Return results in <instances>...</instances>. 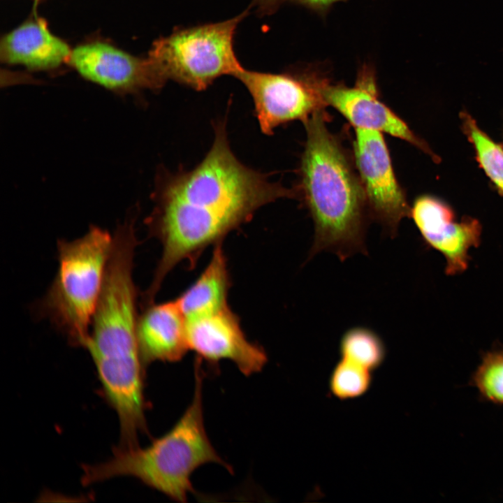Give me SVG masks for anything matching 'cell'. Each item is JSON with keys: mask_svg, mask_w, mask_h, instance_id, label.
Returning <instances> with one entry per match:
<instances>
[{"mask_svg": "<svg viewBox=\"0 0 503 503\" xmlns=\"http://www.w3.org/2000/svg\"><path fill=\"white\" fill-rule=\"evenodd\" d=\"M247 14V10L226 21L175 29L156 39L147 57L166 81L205 89L219 77L235 76L243 68L233 41L237 27Z\"/></svg>", "mask_w": 503, "mask_h": 503, "instance_id": "6", "label": "cell"}, {"mask_svg": "<svg viewBox=\"0 0 503 503\" xmlns=\"http://www.w3.org/2000/svg\"><path fill=\"white\" fill-rule=\"evenodd\" d=\"M71 51L65 41L50 32L43 19L31 18L1 38L0 58L7 64L46 71L68 62Z\"/></svg>", "mask_w": 503, "mask_h": 503, "instance_id": "14", "label": "cell"}, {"mask_svg": "<svg viewBox=\"0 0 503 503\" xmlns=\"http://www.w3.org/2000/svg\"><path fill=\"white\" fill-rule=\"evenodd\" d=\"M372 372L357 363L340 358L330 376V391L335 397L342 400L360 397L371 386Z\"/></svg>", "mask_w": 503, "mask_h": 503, "instance_id": "18", "label": "cell"}, {"mask_svg": "<svg viewBox=\"0 0 503 503\" xmlns=\"http://www.w3.org/2000/svg\"><path fill=\"white\" fill-rule=\"evenodd\" d=\"M326 103L340 112L355 129L377 131L400 138L428 154L435 162L440 158L407 124L379 99L375 68L364 63L359 68L355 85H333L323 89Z\"/></svg>", "mask_w": 503, "mask_h": 503, "instance_id": "9", "label": "cell"}, {"mask_svg": "<svg viewBox=\"0 0 503 503\" xmlns=\"http://www.w3.org/2000/svg\"><path fill=\"white\" fill-rule=\"evenodd\" d=\"M68 63L85 79L117 93L159 89L166 82L148 57H137L101 41L77 46Z\"/></svg>", "mask_w": 503, "mask_h": 503, "instance_id": "11", "label": "cell"}, {"mask_svg": "<svg viewBox=\"0 0 503 503\" xmlns=\"http://www.w3.org/2000/svg\"><path fill=\"white\" fill-rule=\"evenodd\" d=\"M235 77L249 91L260 128L267 135L291 121L304 123L314 112L327 105L323 93L330 80L313 64L281 73L242 68Z\"/></svg>", "mask_w": 503, "mask_h": 503, "instance_id": "7", "label": "cell"}, {"mask_svg": "<svg viewBox=\"0 0 503 503\" xmlns=\"http://www.w3.org/2000/svg\"><path fill=\"white\" fill-rule=\"evenodd\" d=\"M328 117L323 108L304 122L307 140L297 191L314 226L308 259L330 252L344 261L357 253L367 254L369 213L358 173L340 140L328 130Z\"/></svg>", "mask_w": 503, "mask_h": 503, "instance_id": "2", "label": "cell"}, {"mask_svg": "<svg viewBox=\"0 0 503 503\" xmlns=\"http://www.w3.org/2000/svg\"><path fill=\"white\" fill-rule=\"evenodd\" d=\"M187 340L189 349L201 360L212 364L230 360L246 376L261 371L268 361L265 351L247 339L228 307L187 320Z\"/></svg>", "mask_w": 503, "mask_h": 503, "instance_id": "12", "label": "cell"}, {"mask_svg": "<svg viewBox=\"0 0 503 503\" xmlns=\"http://www.w3.org/2000/svg\"><path fill=\"white\" fill-rule=\"evenodd\" d=\"M193 399L177 423L166 434L145 448L116 447L105 462L84 465V486L115 477H133L173 500L184 502L194 491L193 472L208 463L230 465L217 453L204 425L203 409V374L200 361L195 365Z\"/></svg>", "mask_w": 503, "mask_h": 503, "instance_id": "4", "label": "cell"}, {"mask_svg": "<svg viewBox=\"0 0 503 503\" xmlns=\"http://www.w3.org/2000/svg\"><path fill=\"white\" fill-rule=\"evenodd\" d=\"M128 263L111 264L85 345L103 393L117 414L119 428L137 430L146 423L144 369L137 336L138 290Z\"/></svg>", "mask_w": 503, "mask_h": 503, "instance_id": "3", "label": "cell"}, {"mask_svg": "<svg viewBox=\"0 0 503 503\" xmlns=\"http://www.w3.org/2000/svg\"><path fill=\"white\" fill-rule=\"evenodd\" d=\"M346 1L347 0H283V1L305 7L321 16H325L335 3Z\"/></svg>", "mask_w": 503, "mask_h": 503, "instance_id": "20", "label": "cell"}, {"mask_svg": "<svg viewBox=\"0 0 503 503\" xmlns=\"http://www.w3.org/2000/svg\"><path fill=\"white\" fill-rule=\"evenodd\" d=\"M112 244L113 235L94 225L80 238L57 240V270L37 309L74 347L85 349L89 340Z\"/></svg>", "mask_w": 503, "mask_h": 503, "instance_id": "5", "label": "cell"}, {"mask_svg": "<svg viewBox=\"0 0 503 503\" xmlns=\"http://www.w3.org/2000/svg\"><path fill=\"white\" fill-rule=\"evenodd\" d=\"M481 397L503 404V349L486 352L471 378Z\"/></svg>", "mask_w": 503, "mask_h": 503, "instance_id": "19", "label": "cell"}, {"mask_svg": "<svg viewBox=\"0 0 503 503\" xmlns=\"http://www.w3.org/2000/svg\"><path fill=\"white\" fill-rule=\"evenodd\" d=\"M463 133L472 145L476 160L493 186L503 196V145L491 138L466 111L460 113Z\"/></svg>", "mask_w": 503, "mask_h": 503, "instance_id": "16", "label": "cell"}, {"mask_svg": "<svg viewBox=\"0 0 503 503\" xmlns=\"http://www.w3.org/2000/svg\"><path fill=\"white\" fill-rule=\"evenodd\" d=\"M35 1H41V0H35Z\"/></svg>", "mask_w": 503, "mask_h": 503, "instance_id": "22", "label": "cell"}, {"mask_svg": "<svg viewBox=\"0 0 503 503\" xmlns=\"http://www.w3.org/2000/svg\"><path fill=\"white\" fill-rule=\"evenodd\" d=\"M142 309L137 336L145 366L155 361L177 362L189 349L187 319L176 300L152 302Z\"/></svg>", "mask_w": 503, "mask_h": 503, "instance_id": "13", "label": "cell"}, {"mask_svg": "<svg viewBox=\"0 0 503 503\" xmlns=\"http://www.w3.org/2000/svg\"><path fill=\"white\" fill-rule=\"evenodd\" d=\"M409 217L425 245L445 258L447 275L461 274L467 269L469 252L481 240L482 226L478 219L471 217L458 219L447 203L430 195L416 198Z\"/></svg>", "mask_w": 503, "mask_h": 503, "instance_id": "10", "label": "cell"}, {"mask_svg": "<svg viewBox=\"0 0 503 503\" xmlns=\"http://www.w3.org/2000/svg\"><path fill=\"white\" fill-rule=\"evenodd\" d=\"M340 353V358L373 371L384 361L386 350L383 340L374 331L356 326L342 335Z\"/></svg>", "mask_w": 503, "mask_h": 503, "instance_id": "17", "label": "cell"}, {"mask_svg": "<svg viewBox=\"0 0 503 503\" xmlns=\"http://www.w3.org/2000/svg\"><path fill=\"white\" fill-rule=\"evenodd\" d=\"M205 156L189 171L167 178L156 196L147 225L161 243V254L146 290L155 297L165 277L180 263L195 258L231 231L250 219L263 205L298 191L246 166L235 156L225 123L214 126Z\"/></svg>", "mask_w": 503, "mask_h": 503, "instance_id": "1", "label": "cell"}, {"mask_svg": "<svg viewBox=\"0 0 503 503\" xmlns=\"http://www.w3.org/2000/svg\"><path fill=\"white\" fill-rule=\"evenodd\" d=\"M283 0H254L258 11L263 15L275 12Z\"/></svg>", "mask_w": 503, "mask_h": 503, "instance_id": "21", "label": "cell"}, {"mask_svg": "<svg viewBox=\"0 0 503 503\" xmlns=\"http://www.w3.org/2000/svg\"><path fill=\"white\" fill-rule=\"evenodd\" d=\"M353 148L369 216L395 237L401 220L410 216L411 207L395 175L382 133L356 129Z\"/></svg>", "mask_w": 503, "mask_h": 503, "instance_id": "8", "label": "cell"}, {"mask_svg": "<svg viewBox=\"0 0 503 503\" xmlns=\"http://www.w3.org/2000/svg\"><path fill=\"white\" fill-rule=\"evenodd\" d=\"M229 286L226 258L218 242L206 268L176 301L187 320L210 314L228 307Z\"/></svg>", "mask_w": 503, "mask_h": 503, "instance_id": "15", "label": "cell"}]
</instances>
